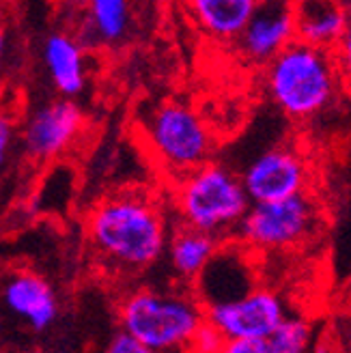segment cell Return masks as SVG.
Wrapping results in <instances>:
<instances>
[{
    "label": "cell",
    "mask_w": 351,
    "mask_h": 353,
    "mask_svg": "<svg viewBox=\"0 0 351 353\" xmlns=\"http://www.w3.org/2000/svg\"><path fill=\"white\" fill-rule=\"evenodd\" d=\"M314 353H334V349H332L330 345H325V343H321V345L314 347Z\"/></svg>",
    "instance_id": "603a6c76"
},
{
    "label": "cell",
    "mask_w": 351,
    "mask_h": 353,
    "mask_svg": "<svg viewBox=\"0 0 351 353\" xmlns=\"http://www.w3.org/2000/svg\"><path fill=\"white\" fill-rule=\"evenodd\" d=\"M317 222V207L308 194L280 203L250 205L239 222V239L254 250H283L302 243Z\"/></svg>",
    "instance_id": "8992f818"
},
{
    "label": "cell",
    "mask_w": 351,
    "mask_h": 353,
    "mask_svg": "<svg viewBox=\"0 0 351 353\" xmlns=\"http://www.w3.org/2000/svg\"><path fill=\"white\" fill-rule=\"evenodd\" d=\"M295 39L293 5L257 3L248 24L243 26L237 37V50L245 61L265 65Z\"/></svg>",
    "instance_id": "30bf717a"
},
{
    "label": "cell",
    "mask_w": 351,
    "mask_h": 353,
    "mask_svg": "<svg viewBox=\"0 0 351 353\" xmlns=\"http://www.w3.org/2000/svg\"><path fill=\"white\" fill-rule=\"evenodd\" d=\"M285 316L283 297L272 289H252L235 302L205 308V321L224 341H265Z\"/></svg>",
    "instance_id": "ba28073f"
},
{
    "label": "cell",
    "mask_w": 351,
    "mask_h": 353,
    "mask_svg": "<svg viewBox=\"0 0 351 353\" xmlns=\"http://www.w3.org/2000/svg\"><path fill=\"white\" fill-rule=\"evenodd\" d=\"M91 39L99 43H119L132 28V9L123 0H93L86 11Z\"/></svg>",
    "instance_id": "e0dca14e"
},
{
    "label": "cell",
    "mask_w": 351,
    "mask_h": 353,
    "mask_svg": "<svg viewBox=\"0 0 351 353\" xmlns=\"http://www.w3.org/2000/svg\"><path fill=\"white\" fill-rule=\"evenodd\" d=\"M103 353H153V351L147 349L145 345H140L136 339L130 336V334L119 332L112 336V341L108 343V347Z\"/></svg>",
    "instance_id": "ffe728a7"
},
{
    "label": "cell",
    "mask_w": 351,
    "mask_h": 353,
    "mask_svg": "<svg viewBox=\"0 0 351 353\" xmlns=\"http://www.w3.org/2000/svg\"><path fill=\"white\" fill-rule=\"evenodd\" d=\"M84 117L72 99H57L34 110L22 130V145L34 160H52L74 145Z\"/></svg>",
    "instance_id": "9c48e42d"
},
{
    "label": "cell",
    "mask_w": 351,
    "mask_h": 353,
    "mask_svg": "<svg viewBox=\"0 0 351 353\" xmlns=\"http://www.w3.org/2000/svg\"><path fill=\"white\" fill-rule=\"evenodd\" d=\"M312 339V327L302 316H285L265 339L270 353H306Z\"/></svg>",
    "instance_id": "ac0fdd59"
},
{
    "label": "cell",
    "mask_w": 351,
    "mask_h": 353,
    "mask_svg": "<svg viewBox=\"0 0 351 353\" xmlns=\"http://www.w3.org/2000/svg\"><path fill=\"white\" fill-rule=\"evenodd\" d=\"M5 306L34 332H43L59 316V299L48 282L30 272L11 276L3 287Z\"/></svg>",
    "instance_id": "7c38bea8"
},
{
    "label": "cell",
    "mask_w": 351,
    "mask_h": 353,
    "mask_svg": "<svg viewBox=\"0 0 351 353\" xmlns=\"http://www.w3.org/2000/svg\"><path fill=\"white\" fill-rule=\"evenodd\" d=\"M48 74L65 97H76L86 84L84 52L78 39L67 32H52L43 46Z\"/></svg>",
    "instance_id": "4fadbf2b"
},
{
    "label": "cell",
    "mask_w": 351,
    "mask_h": 353,
    "mask_svg": "<svg viewBox=\"0 0 351 353\" xmlns=\"http://www.w3.org/2000/svg\"><path fill=\"white\" fill-rule=\"evenodd\" d=\"M265 82L274 103L287 117L312 119L323 112L337 95V61L330 50L295 39L268 63Z\"/></svg>",
    "instance_id": "3957f363"
},
{
    "label": "cell",
    "mask_w": 351,
    "mask_h": 353,
    "mask_svg": "<svg viewBox=\"0 0 351 353\" xmlns=\"http://www.w3.org/2000/svg\"><path fill=\"white\" fill-rule=\"evenodd\" d=\"M11 140H13V125L7 117L0 114V168H3L9 149H11Z\"/></svg>",
    "instance_id": "7402d4cb"
},
{
    "label": "cell",
    "mask_w": 351,
    "mask_h": 353,
    "mask_svg": "<svg viewBox=\"0 0 351 353\" xmlns=\"http://www.w3.org/2000/svg\"><path fill=\"white\" fill-rule=\"evenodd\" d=\"M147 136L157 160L181 176L207 164L214 151L207 123L181 101L162 103L149 119Z\"/></svg>",
    "instance_id": "5b68a950"
},
{
    "label": "cell",
    "mask_w": 351,
    "mask_h": 353,
    "mask_svg": "<svg viewBox=\"0 0 351 353\" xmlns=\"http://www.w3.org/2000/svg\"><path fill=\"white\" fill-rule=\"evenodd\" d=\"M222 239L181 224L166 241L170 268L181 280H197L207 263L220 250Z\"/></svg>",
    "instance_id": "9a60e30c"
},
{
    "label": "cell",
    "mask_w": 351,
    "mask_h": 353,
    "mask_svg": "<svg viewBox=\"0 0 351 353\" xmlns=\"http://www.w3.org/2000/svg\"><path fill=\"white\" fill-rule=\"evenodd\" d=\"M347 34V11L334 3H304L295 7V37L312 48L330 50Z\"/></svg>",
    "instance_id": "5bb4252c"
},
{
    "label": "cell",
    "mask_w": 351,
    "mask_h": 353,
    "mask_svg": "<svg viewBox=\"0 0 351 353\" xmlns=\"http://www.w3.org/2000/svg\"><path fill=\"white\" fill-rule=\"evenodd\" d=\"M3 50H5V28L0 26V57H3Z\"/></svg>",
    "instance_id": "cb8c5ba5"
},
{
    "label": "cell",
    "mask_w": 351,
    "mask_h": 353,
    "mask_svg": "<svg viewBox=\"0 0 351 353\" xmlns=\"http://www.w3.org/2000/svg\"><path fill=\"white\" fill-rule=\"evenodd\" d=\"M224 343L226 341L222 339V334L212 323L203 321L197 334L192 336L185 353H222Z\"/></svg>",
    "instance_id": "d6986e66"
},
{
    "label": "cell",
    "mask_w": 351,
    "mask_h": 353,
    "mask_svg": "<svg viewBox=\"0 0 351 353\" xmlns=\"http://www.w3.org/2000/svg\"><path fill=\"white\" fill-rule=\"evenodd\" d=\"M197 299L207 306L235 302V299L250 293L254 287L250 285L248 265L243 263V256L233 248H222L207 263V268L197 278Z\"/></svg>",
    "instance_id": "8fae6325"
},
{
    "label": "cell",
    "mask_w": 351,
    "mask_h": 353,
    "mask_svg": "<svg viewBox=\"0 0 351 353\" xmlns=\"http://www.w3.org/2000/svg\"><path fill=\"white\" fill-rule=\"evenodd\" d=\"M174 203L181 224L218 239H222V233L237 228L250 209L239 174L214 162L181 176Z\"/></svg>",
    "instance_id": "277c9868"
},
{
    "label": "cell",
    "mask_w": 351,
    "mask_h": 353,
    "mask_svg": "<svg viewBox=\"0 0 351 353\" xmlns=\"http://www.w3.org/2000/svg\"><path fill=\"white\" fill-rule=\"evenodd\" d=\"M254 0H194L190 13L216 39H237L254 11Z\"/></svg>",
    "instance_id": "2e32d148"
},
{
    "label": "cell",
    "mask_w": 351,
    "mask_h": 353,
    "mask_svg": "<svg viewBox=\"0 0 351 353\" xmlns=\"http://www.w3.org/2000/svg\"><path fill=\"white\" fill-rule=\"evenodd\" d=\"M86 233L95 252L123 272L147 270L166 250L162 209L145 194H110L93 205Z\"/></svg>",
    "instance_id": "6da1fadb"
},
{
    "label": "cell",
    "mask_w": 351,
    "mask_h": 353,
    "mask_svg": "<svg viewBox=\"0 0 351 353\" xmlns=\"http://www.w3.org/2000/svg\"><path fill=\"white\" fill-rule=\"evenodd\" d=\"M222 353H270L265 341H226Z\"/></svg>",
    "instance_id": "44dd1931"
},
{
    "label": "cell",
    "mask_w": 351,
    "mask_h": 353,
    "mask_svg": "<svg viewBox=\"0 0 351 353\" xmlns=\"http://www.w3.org/2000/svg\"><path fill=\"white\" fill-rule=\"evenodd\" d=\"M310 179L308 164L291 147L263 151L239 174L241 188L250 205L280 203L306 194Z\"/></svg>",
    "instance_id": "52a82bcc"
},
{
    "label": "cell",
    "mask_w": 351,
    "mask_h": 353,
    "mask_svg": "<svg viewBox=\"0 0 351 353\" xmlns=\"http://www.w3.org/2000/svg\"><path fill=\"white\" fill-rule=\"evenodd\" d=\"M121 332L153 353H185L205 321V308L194 293L136 289L119 308Z\"/></svg>",
    "instance_id": "7a4b0ae2"
}]
</instances>
